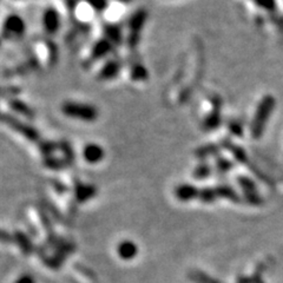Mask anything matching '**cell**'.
I'll return each instance as SVG.
<instances>
[{
    "instance_id": "26",
    "label": "cell",
    "mask_w": 283,
    "mask_h": 283,
    "mask_svg": "<svg viewBox=\"0 0 283 283\" xmlns=\"http://www.w3.org/2000/svg\"><path fill=\"white\" fill-rule=\"evenodd\" d=\"M253 2L256 4L257 6H260L267 11H273L275 10V7H276L275 0H253Z\"/></svg>"
},
{
    "instance_id": "7",
    "label": "cell",
    "mask_w": 283,
    "mask_h": 283,
    "mask_svg": "<svg viewBox=\"0 0 283 283\" xmlns=\"http://www.w3.org/2000/svg\"><path fill=\"white\" fill-rule=\"evenodd\" d=\"M221 106L222 102L220 98H216L214 101V109L211 111V114L206 116V118L203 122V129L205 131H213L217 129L221 125Z\"/></svg>"
},
{
    "instance_id": "17",
    "label": "cell",
    "mask_w": 283,
    "mask_h": 283,
    "mask_svg": "<svg viewBox=\"0 0 283 283\" xmlns=\"http://www.w3.org/2000/svg\"><path fill=\"white\" fill-rule=\"evenodd\" d=\"M44 166L51 170H62L69 166L71 163L65 158H55L53 156L45 157L43 161Z\"/></svg>"
},
{
    "instance_id": "11",
    "label": "cell",
    "mask_w": 283,
    "mask_h": 283,
    "mask_svg": "<svg viewBox=\"0 0 283 283\" xmlns=\"http://www.w3.org/2000/svg\"><path fill=\"white\" fill-rule=\"evenodd\" d=\"M121 63L117 61H110L107 62L104 66L102 67L98 73V78L101 81H111V79L116 78L121 71Z\"/></svg>"
},
{
    "instance_id": "23",
    "label": "cell",
    "mask_w": 283,
    "mask_h": 283,
    "mask_svg": "<svg viewBox=\"0 0 283 283\" xmlns=\"http://www.w3.org/2000/svg\"><path fill=\"white\" fill-rule=\"evenodd\" d=\"M58 146H59V149H61L62 153L64 154V158L67 159L70 163H72L74 159V153L72 150V146H71L69 143L65 141H62L61 143H58Z\"/></svg>"
},
{
    "instance_id": "16",
    "label": "cell",
    "mask_w": 283,
    "mask_h": 283,
    "mask_svg": "<svg viewBox=\"0 0 283 283\" xmlns=\"http://www.w3.org/2000/svg\"><path fill=\"white\" fill-rule=\"evenodd\" d=\"M199 191L191 184H182L176 188V196L181 201H191L195 197H198Z\"/></svg>"
},
{
    "instance_id": "6",
    "label": "cell",
    "mask_w": 283,
    "mask_h": 283,
    "mask_svg": "<svg viewBox=\"0 0 283 283\" xmlns=\"http://www.w3.org/2000/svg\"><path fill=\"white\" fill-rule=\"evenodd\" d=\"M43 26L46 33H57L59 27H61V15L57 10L52 9V7L45 10L43 14Z\"/></svg>"
},
{
    "instance_id": "13",
    "label": "cell",
    "mask_w": 283,
    "mask_h": 283,
    "mask_svg": "<svg viewBox=\"0 0 283 283\" xmlns=\"http://www.w3.org/2000/svg\"><path fill=\"white\" fill-rule=\"evenodd\" d=\"M105 38L112 45H121L123 42V31L121 27L116 24H107L104 26Z\"/></svg>"
},
{
    "instance_id": "4",
    "label": "cell",
    "mask_w": 283,
    "mask_h": 283,
    "mask_svg": "<svg viewBox=\"0 0 283 283\" xmlns=\"http://www.w3.org/2000/svg\"><path fill=\"white\" fill-rule=\"evenodd\" d=\"M147 19V12L144 9H139L133 14L129 21V38L127 44L131 49H135L141 41V32Z\"/></svg>"
},
{
    "instance_id": "27",
    "label": "cell",
    "mask_w": 283,
    "mask_h": 283,
    "mask_svg": "<svg viewBox=\"0 0 283 283\" xmlns=\"http://www.w3.org/2000/svg\"><path fill=\"white\" fill-rule=\"evenodd\" d=\"M13 283H37V281H35L34 276H32V275L23 274L21 276L15 278V281Z\"/></svg>"
},
{
    "instance_id": "3",
    "label": "cell",
    "mask_w": 283,
    "mask_h": 283,
    "mask_svg": "<svg viewBox=\"0 0 283 283\" xmlns=\"http://www.w3.org/2000/svg\"><path fill=\"white\" fill-rule=\"evenodd\" d=\"M0 122L4 123V124H6L7 126H10L12 130H14L15 133L21 134L23 137H25L31 142L33 143L41 142V135H39V131L35 129L34 126L26 124V123H24L19 118L14 117V116L0 111Z\"/></svg>"
},
{
    "instance_id": "25",
    "label": "cell",
    "mask_w": 283,
    "mask_h": 283,
    "mask_svg": "<svg viewBox=\"0 0 283 283\" xmlns=\"http://www.w3.org/2000/svg\"><path fill=\"white\" fill-rule=\"evenodd\" d=\"M85 2L90 4L97 12L105 11L107 7V0H85Z\"/></svg>"
},
{
    "instance_id": "20",
    "label": "cell",
    "mask_w": 283,
    "mask_h": 283,
    "mask_svg": "<svg viewBox=\"0 0 283 283\" xmlns=\"http://www.w3.org/2000/svg\"><path fill=\"white\" fill-rule=\"evenodd\" d=\"M118 253L121 255V257L131 258L135 256V254H136V247H135L134 243L131 242L121 243L118 248Z\"/></svg>"
},
{
    "instance_id": "14",
    "label": "cell",
    "mask_w": 283,
    "mask_h": 283,
    "mask_svg": "<svg viewBox=\"0 0 283 283\" xmlns=\"http://www.w3.org/2000/svg\"><path fill=\"white\" fill-rule=\"evenodd\" d=\"M221 146L217 144H205L199 146L198 149L195 150V156L201 161H204V159L209 157H215L220 154Z\"/></svg>"
},
{
    "instance_id": "12",
    "label": "cell",
    "mask_w": 283,
    "mask_h": 283,
    "mask_svg": "<svg viewBox=\"0 0 283 283\" xmlns=\"http://www.w3.org/2000/svg\"><path fill=\"white\" fill-rule=\"evenodd\" d=\"M9 105L13 112L22 115L27 119H33L35 117L34 110L30 105H27L25 102L21 101V99H11Z\"/></svg>"
},
{
    "instance_id": "18",
    "label": "cell",
    "mask_w": 283,
    "mask_h": 283,
    "mask_svg": "<svg viewBox=\"0 0 283 283\" xmlns=\"http://www.w3.org/2000/svg\"><path fill=\"white\" fill-rule=\"evenodd\" d=\"M130 76L131 79H134V81L144 82L149 78V72H147V70L143 64H134V65L131 66Z\"/></svg>"
},
{
    "instance_id": "15",
    "label": "cell",
    "mask_w": 283,
    "mask_h": 283,
    "mask_svg": "<svg viewBox=\"0 0 283 283\" xmlns=\"http://www.w3.org/2000/svg\"><path fill=\"white\" fill-rule=\"evenodd\" d=\"M13 238L24 254L29 255L33 252V243H32L31 238L26 234L22 233V231H15L13 234Z\"/></svg>"
},
{
    "instance_id": "2",
    "label": "cell",
    "mask_w": 283,
    "mask_h": 283,
    "mask_svg": "<svg viewBox=\"0 0 283 283\" xmlns=\"http://www.w3.org/2000/svg\"><path fill=\"white\" fill-rule=\"evenodd\" d=\"M62 112L70 118L84 122L97 121L99 111L96 106L78 102H65L62 105Z\"/></svg>"
},
{
    "instance_id": "8",
    "label": "cell",
    "mask_w": 283,
    "mask_h": 283,
    "mask_svg": "<svg viewBox=\"0 0 283 283\" xmlns=\"http://www.w3.org/2000/svg\"><path fill=\"white\" fill-rule=\"evenodd\" d=\"M105 157V151L101 145L90 143L83 149V158L90 164H98Z\"/></svg>"
},
{
    "instance_id": "24",
    "label": "cell",
    "mask_w": 283,
    "mask_h": 283,
    "mask_svg": "<svg viewBox=\"0 0 283 283\" xmlns=\"http://www.w3.org/2000/svg\"><path fill=\"white\" fill-rule=\"evenodd\" d=\"M228 129L231 135L236 137H242L243 136V126L240 122L237 121H230L228 123Z\"/></svg>"
},
{
    "instance_id": "21",
    "label": "cell",
    "mask_w": 283,
    "mask_h": 283,
    "mask_svg": "<svg viewBox=\"0 0 283 283\" xmlns=\"http://www.w3.org/2000/svg\"><path fill=\"white\" fill-rule=\"evenodd\" d=\"M211 173H213V168H211L208 163H201V164L195 168L194 177H196L197 179H204L209 177Z\"/></svg>"
},
{
    "instance_id": "5",
    "label": "cell",
    "mask_w": 283,
    "mask_h": 283,
    "mask_svg": "<svg viewBox=\"0 0 283 283\" xmlns=\"http://www.w3.org/2000/svg\"><path fill=\"white\" fill-rule=\"evenodd\" d=\"M26 25L23 18L18 14H11L5 19L3 25L2 37L3 39H13L21 38L25 33Z\"/></svg>"
},
{
    "instance_id": "29",
    "label": "cell",
    "mask_w": 283,
    "mask_h": 283,
    "mask_svg": "<svg viewBox=\"0 0 283 283\" xmlns=\"http://www.w3.org/2000/svg\"><path fill=\"white\" fill-rule=\"evenodd\" d=\"M117 2H119V3H123V4H127V3H130L131 0H117Z\"/></svg>"
},
{
    "instance_id": "1",
    "label": "cell",
    "mask_w": 283,
    "mask_h": 283,
    "mask_svg": "<svg viewBox=\"0 0 283 283\" xmlns=\"http://www.w3.org/2000/svg\"><path fill=\"white\" fill-rule=\"evenodd\" d=\"M276 106V101L273 96L267 95L261 99V102L258 103L256 112L253 118L252 125H250V133L254 138H261L265 134L267 123H268L272 112Z\"/></svg>"
},
{
    "instance_id": "10",
    "label": "cell",
    "mask_w": 283,
    "mask_h": 283,
    "mask_svg": "<svg viewBox=\"0 0 283 283\" xmlns=\"http://www.w3.org/2000/svg\"><path fill=\"white\" fill-rule=\"evenodd\" d=\"M111 51H112V44H111L106 38L99 39L98 42L92 47V51H91V58L93 61H99V59H103L106 57Z\"/></svg>"
},
{
    "instance_id": "28",
    "label": "cell",
    "mask_w": 283,
    "mask_h": 283,
    "mask_svg": "<svg viewBox=\"0 0 283 283\" xmlns=\"http://www.w3.org/2000/svg\"><path fill=\"white\" fill-rule=\"evenodd\" d=\"M0 242L2 243H10V242H14L13 235H11L7 233L6 230L0 229Z\"/></svg>"
},
{
    "instance_id": "30",
    "label": "cell",
    "mask_w": 283,
    "mask_h": 283,
    "mask_svg": "<svg viewBox=\"0 0 283 283\" xmlns=\"http://www.w3.org/2000/svg\"><path fill=\"white\" fill-rule=\"evenodd\" d=\"M2 43H3V38L0 37V46H2Z\"/></svg>"
},
{
    "instance_id": "19",
    "label": "cell",
    "mask_w": 283,
    "mask_h": 283,
    "mask_svg": "<svg viewBox=\"0 0 283 283\" xmlns=\"http://www.w3.org/2000/svg\"><path fill=\"white\" fill-rule=\"evenodd\" d=\"M39 150L43 154L44 157H50L52 156V154L58 149V143L52 141H45V142H39L38 143Z\"/></svg>"
},
{
    "instance_id": "9",
    "label": "cell",
    "mask_w": 283,
    "mask_h": 283,
    "mask_svg": "<svg viewBox=\"0 0 283 283\" xmlns=\"http://www.w3.org/2000/svg\"><path fill=\"white\" fill-rule=\"evenodd\" d=\"M97 195V188L91 184H84V183H78L74 186V197L79 203H84L90 201Z\"/></svg>"
},
{
    "instance_id": "22",
    "label": "cell",
    "mask_w": 283,
    "mask_h": 283,
    "mask_svg": "<svg viewBox=\"0 0 283 283\" xmlns=\"http://www.w3.org/2000/svg\"><path fill=\"white\" fill-rule=\"evenodd\" d=\"M233 166H234V163L229 161L228 158L222 157V156H218L216 158V168L218 169L220 173H223V174L228 173V171L233 169Z\"/></svg>"
}]
</instances>
